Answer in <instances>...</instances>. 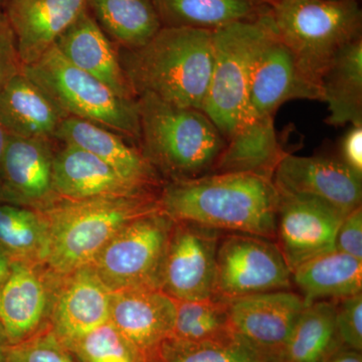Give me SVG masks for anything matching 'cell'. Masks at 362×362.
Listing matches in <instances>:
<instances>
[{
    "label": "cell",
    "instance_id": "6da1fadb",
    "mask_svg": "<svg viewBox=\"0 0 362 362\" xmlns=\"http://www.w3.org/2000/svg\"><path fill=\"white\" fill-rule=\"evenodd\" d=\"M279 202L273 180L252 173L171 181L159 195L162 211L175 221L271 240L277 237Z\"/></svg>",
    "mask_w": 362,
    "mask_h": 362
},
{
    "label": "cell",
    "instance_id": "7a4b0ae2",
    "mask_svg": "<svg viewBox=\"0 0 362 362\" xmlns=\"http://www.w3.org/2000/svg\"><path fill=\"white\" fill-rule=\"evenodd\" d=\"M117 49L136 98L147 93L202 111L213 71V32L161 28L142 47Z\"/></svg>",
    "mask_w": 362,
    "mask_h": 362
},
{
    "label": "cell",
    "instance_id": "3957f363",
    "mask_svg": "<svg viewBox=\"0 0 362 362\" xmlns=\"http://www.w3.org/2000/svg\"><path fill=\"white\" fill-rule=\"evenodd\" d=\"M160 209L156 194L59 199L40 211L47 223V251L42 264L61 277L90 265L121 228Z\"/></svg>",
    "mask_w": 362,
    "mask_h": 362
},
{
    "label": "cell",
    "instance_id": "277c9868",
    "mask_svg": "<svg viewBox=\"0 0 362 362\" xmlns=\"http://www.w3.org/2000/svg\"><path fill=\"white\" fill-rule=\"evenodd\" d=\"M136 101L140 150L157 173L171 181L211 173L226 139L204 112L176 106L147 93Z\"/></svg>",
    "mask_w": 362,
    "mask_h": 362
},
{
    "label": "cell",
    "instance_id": "5b68a950",
    "mask_svg": "<svg viewBox=\"0 0 362 362\" xmlns=\"http://www.w3.org/2000/svg\"><path fill=\"white\" fill-rule=\"evenodd\" d=\"M268 6L274 32L319 88L338 52L362 39L358 0H276Z\"/></svg>",
    "mask_w": 362,
    "mask_h": 362
},
{
    "label": "cell",
    "instance_id": "8992f818",
    "mask_svg": "<svg viewBox=\"0 0 362 362\" xmlns=\"http://www.w3.org/2000/svg\"><path fill=\"white\" fill-rule=\"evenodd\" d=\"M268 11L213 32L214 62L202 112L225 139L247 118L249 88L255 64L273 37Z\"/></svg>",
    "mask_w": 362,
    "mask_h": 362
},
{
    "label": "cell",
    "instance_id": "52a82bcc",
    "mask_svg": "<svg viewBox=\"0 0 362 362\" xmlns=\"http://www.w3.org/2000/svg\"><path fill=\"white\" fill-rule=\"evenodd\" d=\"M21 73L30 78L66 117L92 121L139 141L136 99L121 97L103 82L66 61L54 45Z\"/></svg>",
    "mask_w": 362,
    "mask_h": 362
},
{
    "label": "cell",
    "instance_id": "ba28073f",
    "mask_svg": "<svg viewBox=\"0 0 362 362\" xmlns=\"http://www.w3.org/2000/svg\"><path fill=\"white\" fill-rule=\"evenodd\" d=\"M175 223L162 209L140 216L121 228L90 265L111 292L160 289L162 269Z\"/></svg>",
    "mask_w": 362,
    "mask_h": 362
},
{
    "label": "cell",
    "instance_id": "9c48e42d",
    "mask_svg": "<svg viewBox=\"0 0 362 362\" xmlns=\"http://www.w3.org/2000/svg\"><path fill=\"white\" fill-rule=\"evenodd\" d=\"M291 282V271L275 243L246 233L221 235L216 252V297L232 299L288 290Z\"/></svg>",
    "mask_w": 362,
    "mask_h": 362
},
{
    "label": "cell",
    "instance_id": "30bf717a",
    "mask_svg": "<svg viewBox=\"0 0 362 362\" xmlns=\"http://www.w3.org/2000/svg\"><path fill=\"white\" fill-rule=\"evenodd\" d=\"M221 230L175 221L162 269L160 290L180 301L216 296Z\"/></svg>",
    "mask_w": 362,
    "mask_h": 362
},
{
    "label": "cell",
    "instance_id": "8fae6325",
    "mask_svg": "<svg viewBox=\"0 0 362 362\" xmlns=\"http://www.w3.org/2000/svg\"><path fill=\"white\" fill-rule=\"evenodd\" d=\"M59 279L44 264L11 261L0 281V324L11 345L47 327Z\"/></svg>",
    "mask_w": 362,
    "mask_h": 362
},
{
    "label": "cell",
    "instance_id": "7c38bea8",
    "mask_svg": "<svg viewBox=\"0 0 362 362\" xmlns=\"http://www.w3.org/2000/svg\"><path fill=\"white\" fill-rule=\"evenodd\" d=\"M272 180L279 194L310 197L344 216L361 206L362 176L340 159L287 153Z\"/></svg>",
    "mask_w": 362,
    "mask_h": 362
},
{
    "label": "cell",
    "instance_id": "4fadbf2b",
    "mask_svg": "<svg viewBox=\"0 0 362 362\" xmlns=\"http://www.w3.org/2000/svg\"><path fill=\"white\" fill-rule=\"evenodd\" d=\"M226 300L233 332L280 362L306 307L301 295L279 290Z\"/></svg>",
    "mask_w": 362,
    "mask_h": 362
},
{
    "label": "cell",
    "instance_id": "5bb4252c",
    "mask_svg": "<svg viewBox=\"0 0 362 362\" xmlns=\"http://www.w3.org/2000/svg\"><path fill=\"white\" fill-rule=\"evenodd\" d=\"M279 194L276 245L291 273L305 262L335 251L344 214L310 197Z\"/></svg>",
    "mask_w": 362,
    "mask_h": 362
},
{
    "label": "cell",
    "instance_id": "9a60e30c",
    "mask_svg": "<svg viewBox=\"0 0 362 362\" xmlns=\"http://www.w3.org/2000/svg\"><path fill=\"white\" fill-rule=\"evenodd\" d=\"M54 140L11 135L0 170L4 204L42 211L59 197L54 187Z\"/></svg>",
    "mask_w": 362,
    "mask_h": 362
},
{
    "label": "cell",
    "instance_id": "2e32d148",
    "mask_svg": "<svg viewBox=\"0 0 362 362\" xmlns=\"http://www.w3.org/2000/svg\"><path fill=\"white\" fill-rule=\"evenodd\" d=\"M175 312V300L158 288L112 292L110 321L145 362L156 361L170 340Z\"/></svg>",
    "mask_w": 362,
    "mask_h": 362
},
{
    "label": "cell",
    "instance_id": "e0dca14e",
    "mask_svg": "<svg viewBox=\"0 0 362 362\" xmlns=\"http://www.w3.org/2000/svg\"><path fill=\"white\" fill-rule=\"evenodd\" d=\"M112 292L88 265L59 279L49 327L66 347L110 321Z\"/></svg>",
    "mask_w": 362,
    "mask_h": 362
},
{
    "label": "cell",
    "instance_id": "ac0fdd59",
    "mask_svg": "<svg viewBox=\"0 0 362 362\" xmlns=\"http://www.w3.org/2000/svg\"><path fill=\"white\" fill-rule=\"evenodd\" d=\"M292 100L322 101V94L320 88L304 75L294 54L274 32L255 64L247 118L274 116L283 104Z\"/></svg>",
    "mask_w": 362,
    "mask_h": 362
},
{
    "label": "cell",
    "instance_id": "d6986e66",
    "mask_svg": "<svg viewBox=\"0 0 362 362\" xmlns=\"http://www.w3.org/2000/svg\"><path fill=\"white\" fill-rule=\"evenodd\" d=\"M21 65L39 59L86 11V0H4Z\"/></svg>",
    "mask_w": 362,
    "mask_h": 362
},
{
    "label": "cell",
    "instance_id": "ffe728a7",
    "mask_svg": "<svg viewBox=\"0 0 362 362\" xmlns=\"http://www.w3.org/2000/svg\"><path fill=\"white\" fill-rule=\"evenodd\" d=\"M54 187L66 199L154 194L90 152L66 144L56 151Z\"/></svg>",
    "mask_w": 362,
    "mask_h": 362
},
{
    "label": "cell",
    "instance_id": "44dd1931",
    "mask_svg": "<svg viewBox=\"0 0 362 362\" xmlns=\"http://www.w3.org/2000/svg\"><path fill=\"white\" fill-rule=\"evenodd\" d=\"M54 45L80 70L101 81L121 97L136 99L119 61L116 45L87 8Z\"/></svg>",
    "mask_w": 362,
    "mask_h": 362
},
{
    "label": "cell",
    "instance_id": "7402d4cb",
    "mask_svg": "<svg viewBox=\"0 0 362 362\" xmlns=\"http://www.w3.org/2000/svg\"><path fill=\"white\" fill-rule=\"evenodd\" d=\"M54 140L90 152L126 177L150 189L158 187V173L145 158L141 150L128 144L124 136L105 126L77 117H66Z\"/></svg>",
    "mask_w": 362,
    "mask_h": 362
},
{
    "label": "cell",
    "instance_id": "603a6c76",
    "mask_svg": "<svg viewBox=\"0 0 362 362\" xmlns=\"http://www.w3.org/2000/svg\"><path fill=\"white\" fill-rule=\"evenodd\" d=\"M66 117L21 71L0 90V123L11 135L54 140Z\"/></svg>",
    "mask_w": 362,
    "mask_h": 362
},
{
    "label": "cell",
    "instance_id": "cb8c5ba5",
    "mask_svg": "<svg viewBox=\"0 0 362 362\" xmlns=\"http://www.w3.org/2000/svg\"><path fill=\"white\" fill-rule=\"evenodd\" d=\"M286 154L274 116L251 117L226 140L211 173H252L272 178Z\"/></svg>",
    "mask_w": 362,
    "mask_h": 362
},
{
    "label": "cell",
    "instance_id": "d4e9b609",
    "mask_svg": "<svg viewBox=\"0 0 362 362\" xmlns=\"http://www.w3.org/2000/svg\"><path fill=\"white\" fill-rule=\"evenodd\" d=\"M322 102L332 126L362 125V39L343 47L320 81Z\"/></svg>",
    "mask_w": 362,
    "mask_h": 362
},
{
    "label": "cell",
    "instance_id": "484cf974",
    "mask_svg": "<svg viewBox=\"0 0 362 362\" xmlns=\"http://www.w3.org/2000/svg\"><path fill=\"white\" fill-rule=\"evenodd\" d=\"M305 305L325 298L339 300L361 294L362 261L333 251L309 259L291 273Z\"/></svg>",
    "mask_w": 362,
    "mask_h": 362
},
{
    "label": "cell",
    "instance_id": "4316f807",
    "mask_svg": "<svg viewBox=\"0 0 362 362\" xmlns=\"http://www.w3.org/2000/svg\"><path fill=\"white\" fill-rule=\"evenodd\" d=\"M162 28L214 32L240 21H255L268 11L257 0H152Z\"/></svg>",
    "mask_w": 362,
    "mask_h": 362
},
{
    "label": "cell",
    "instance_id": "83f0119b",
    "mask_svg": "<svg viewBox=\"0 0 362 362\" xmlns=\"http://www.w3.org/2000/svg\"><path fill=\"white\" fill-rule=\"evenodd\" d=\"M86 8L119 49H137L162 28L152 0H86Z\"/></svg>",
    "mask_w": 362,
    "mask_h": 362
},
{
    "label": "cell",
    "instance_id": "f1b7e54d",
    "mask_svg": "<svg viewBox=\"0 0 362 362\" xmlns=\"http://www.w3.org/2000/svg\"><path fill=\"white\" fill-rule=\"evenodd\" d=\"M335 302H313L298 319L280 362H325L341 346L335 323Z\"/></svg>",
    "mask_w": 362,
    "mask_h": 362
},
{
    "label": "cell",
    "instance_id": "f546056e",
    "mask_svg": "<svg viewBox=\"0 0 362 362\" xmlns=\"http://www.w3.org/2000/svg\"><path fill=\"white\" fill-rule=\"evenodd\" d=\"M47 223L37 209L0 204V247L11 261L44 263Z\"/></svg>",
    "mask_w": 362,
    "mask_h": 362
},
{
    "label": "cell",
    "instance_id": "4dcf8cb0",
    "mask_svg": "<svg viewBox=\"0 0 362 362\" xmlns=\"http://www.w3.org/2000/svg\"><path fill=\"white\" fill-rule=\"evenodd\" d=\"M176 312L171 341L201 344L235 337L228 319V303L220 297L194 301L175 300Z\"/></svg>",
    "mask_w": 362,
    "mask_h": 362
},
{
    "label": "cell",
    "instance_id": "1f68e13d",
    "mask_svg": "<svg viewBox=\"0 0 362 362\" xmlns=\"http://www.w3.org/2000/svg\"><path fill=\"white\" fill-rule=\"evenodd\" d=\"M153 362H279L237 335L221 341L180 344L169 340Z\"/></svg>",
    "mask_w": 362,
    "mask_h": 362
},
{
    "label": "cell",
    "instance_id": "d6a6232c",
    "mask_svg": "<svg viewBox=\"0 0 362 362\" xmlns=\"http://www.w3.org/2000/svg\"><path fill=\"white\" fill-rule=\"evenodd\" d=\"M80 362H145L111 321L66 347Z\"/></svg>",
    "mask_w": 362,
    "mask_h": 362
},
{
    "label": "cell",
    "instance_id": "836d02e7",
    "mask_svg": "<svg viewBox=\"0 0 362 362\" xmlns=\"http://www.w3.org/2000/svg\"><path fill=\"white\" fill-rule=\"evenodd\" d=\"M6 362H77L49 325L9 346Z\"/></svg>",
    "mask_w": 362,
    "mask_h": 362
},
{
    "label": "cell",
    "instance_id": "e575fe53",
    "mask_svg": "<svg viewBox=\"0 0 362 362\" xmlns=\"http://www.w3.org/2000/svg\"><path fill=\"white\" fill-rule=\"evenodd\" d=\"M335 323L343 346L362 351V295L335 300Z\"/></svg>",
    "mask_w": 362,
    "mask_h": 362
},
{
    "label": "cell",
    "instance_id": "d590c367",
    "mask_svg": "<svg viewBox=\"0 0 362 362\" xmlns=\"http://www.w3.org/2000/svg\"><path fill=\"white\" fill-rule=\"evenodd\" d=\"M16 35L4 9L0 8V90L21 71Z\"/></svg>",
    "mask_w": 362,
    "mask_h": 362
},
{
    "label": "cell",
    "instance_id": "8d00e7d4",
    "mask_svg": "<svg viewBox=\"0 0 362 362\" xmlns=\"http://www.w3.org/2000/svg\"><path fill=\"white\" fill-rule=\"evenodd\" d=\"M335 251L362 261V209L357 207L343 218L337 230Z\"/></svg>",
    "mask_w": 362,
    "mask_h": 362
},
{
    "label": "cell",
    "instance_id": "74e56055",
    "mask_svg": "<svg viewBox=\"0 0 362 362\" xmlns=\"http://www.w3.org/2000/svg\"><path fill=\"white\" fill-rule=\"evenodd\" d=\"M340 160L362 176V125H351L343 137Z\"/></svg>",
    "mask_w": 362,
    "mask_h": 362
},
{
    "label": "cell",
    "instance_id": "f35d334b",
    "mask_svg": "<svg viewBox=\"0 0 362 362\" xmlns=\"http://www.w3.org/2000/svg\"><path fill=\"white\" fill-rule=\"evenodd\" d=\"M325 362H362L361 352L341 345L326 359Z\"/></svg>",
    "mask_w": 362,
    "mask_h": 362
},
{
    "label": "cell",
    "instance_id": "ab89813d",
    "mask_svg": "<svg viewBox=\"0 0 362 362\" xmlns=\"http://www.w3.org/2000/svg\"><path fill=\"white\" fill-rule=\"evenodd\" d=\"M11 345L6 331H4V327L0 324V362H6L7 351H8Z\"/></svg>",
    "mask_w": 362,
    "mask_h": 362
},
{
    "label": "cell",
    "instance_id": "60d3db41",
    "mask_svg": "<svg viewBox=\"0 0 362 362\" xmlns=\"http://www.w3.org/2000/svg\"><path fill=\"white\" fill-rule=\"evenodd\" d=\"M9 137L11 134L7 132L6 128L4 127L1 123H0V170H1L2 160H4V153H6V149L7 143H8Z\"/></svg>",
    "mask_w": 362,
    "mask_h": 362
},
{
    "label": "cell",
    "instance_id": "b9f144b4",
    "mask_svg": "<svg viewBox=\"0 0 362 362\" xmlns=\"http://www.w3.org/2000/svg\"><path fill=\"white\" fill-rule=\"evenodd\" d=\"M11 259L0 247V281L6 277L11 268Z\"/></svg>",
    "mask_w": 362,
    "mask_h": 362
},
{
    "label": "cell",
    "instance_id": "7bdbcfd3",
    "mask_svg": "<svg viewBox=\"0 0 362 362\" xmlns=\"http://www.w3.org/2000/svg\"><path fill=\"white\" fill-rule=\"evenodd\" d=\"M257 1L259 2V4L269 6V4H273V2L276 1V0H257Z\"/></svg>",
    "mask_w": 362,
    "mask_h": 362
},
{
    "label": "cell",
    "instance_id": "ee69618b",
    "mask_svg": "<svg viewBox=\"0 0 362 362\" xmlns=\"http://www.w3.org/2000/svg\"><path fill=\"white\" fill-rule=\"evenodd\" d=\"M0 204H4V197H2L1 188H0Z\"/></svg>",
    "mask_w": 362,
    "mask_h": 362
},
{
    "label": "cell",
    "instance_id": "f6af8a7d",
    "mask_svg": "<svg viewBox=\"0 0 362 362\" xmlns=\"http://www.w3.org/2000/svg\"><path fill=\"white\" fill-rule=\"evenodd\" d=\"M4 0H0V8H2V6H4Z\"/></svg>",
    "mask_w": 362,
    "mask_h": 362
}]
</instances>
